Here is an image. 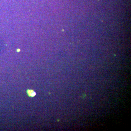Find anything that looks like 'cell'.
I'll return each mask as SVG.
<instances>
[{
	"instance_id": "1",
	"label": "cell",
	"mask_w": 131,
	"mask_h": 131,
	"mask_svg": "<svg viewBox=\"0 0 131 131\" xmlns=\"http://www.w3.org/2000/svg\"><path fill=\"white\" fill-rule=\"evenodd\" d=\"M27 93L29 97H34L36 95V93L33 90L28 89L27 90Z\"/></svg>"
}]
</instances>
